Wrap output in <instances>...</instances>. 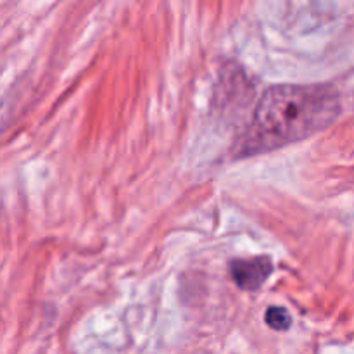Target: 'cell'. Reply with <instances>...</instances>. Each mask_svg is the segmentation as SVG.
<instances>
[{"instance_id": "obj_1", "label": "cell", "mask_w": 354, "mask_h": 354, "mask_svg": "<svg viewBox=\"0 0 354 354\" xmlns=\"http://www.w3.org/2000/svg\"><path fill=\"white\" fill-rule=\"evenodd\" d=\"M341 114L330 83L270 86L259 99L237 151L241 158L282 149L327 130Z\"/></svg>"}, {"instance_id": "obj_2", "label": "cell", "mask_w": 354, "mask_h": 354, "mask_svg": "<svg viewBox=\"0 0 354 354\" xmlns=\"http://www.w3.org/2000/svg\"><path fill=\"white\" fill-rule=\"evenodd\" d=\"M273 263L268 256H256L251 259H234L230 263V277L235 286L242 290L261 289L272 277Z\"/></svg>"}, {"instance_id": "obj_3", "label": "cell", "mask_w": 354, "mask_h": 354, "mask_svg": "<svg viewBox=\"0 0 354 354\" xmlns=\"http://www.w3.org/2000/svg\"><path fill=\"white\" fill-rule=\"evenodd\" d=\"M265 320H266V325H268L270 328H273V330H279V332H286L287 328L290 327V324H292V318H290L289 311L282 306L268 308Z\"/></svg>"}]
</instances>
